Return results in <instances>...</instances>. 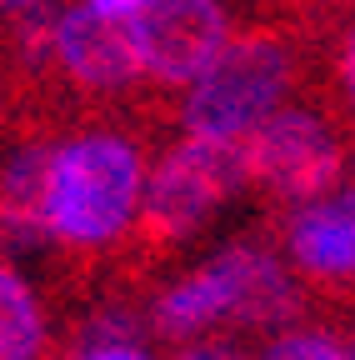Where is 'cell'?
Wrapping results in <instances>:
<instances>
[{"label":"cell","instance_id":"obj_1","mask_svg":"<svg viewBox=\"0 0 355 360\" xmlns=\"http://www.w3.org/2000/svg\"><path fill=\"white\" fill-rule=\"evenodd\" d=\"M295 310L300 285L285 255L265 240H231L155 295L150 326L165 340H200L215 326L280 330L295 321Z\"/></svg>","mask_w":355,"mask_h":360},{"label":"cell","instance_id":"obj_2","mask_svg":"<svg viewBox=\"0 0 355 360\" xmlns=\"http://www.w3.org/2000/svg\"><path fill=\"white\" fill-rule=\"evenodd\" d=\"M146 150L120 130H75L51 141L46 225L65 250H110L141 220Z\"/></svg>","mask_w":355,"mask_h":360},{"label":"cell","instance_id":"obj_3","mask_svg":"<svg viewBox=\"0 0 355 360\" xmlns=\"http://www.w3.org/2000/svg\"><path fill=\"white\" fill-rule=\"evenodd\" d=\"M295 90V45L280 30L231 35L181 96V130L210 141H245Z\"/></svg>","mask_w":355,"mask_h":360},{"label":"cell","instance_id":"obj_4","mask_svg":"<svg viewBox=\"0 0 355 360\" xmlns=\"http://www.w3.org/2000/svg\"><path fill=\"white\" fill-rule=\"evenodd\" d=\"M245 186H250V170H245V146L240 141L181 135L146 170V195H141V220L136 225L150 245L191 240Z\"/></svg>","mask_w":355,"mask_h":360},{"label":"cell","instance_id":"obj_5","mask_svg":"<svg viewBox=\"0 0 355 360\" xmlns=\"http://www.w3.org/2000/svg\"><path fill=\"white\" fill-rule=\"evenodd\" d=\"M245 170L250 186H260L276 205H300L340 186L345 175V146L340 130L305 105H280L245 135Z\"/></svg>","mask_w":355,"mask_h":360},{"label":"cell","instance_id":"obj_6","mask_svg":"<svg viewBox=\"0 0 355 360\" xmlns=\"http://www.w3.org/2000/svg\"><path fill=\"white\" fill-rule=\"evenodd\" d=\"M141 56V80L160 90H186L220 51L231 30L226 0H150V6L130 20Z\"/></svg>","mask_w":355,"mask_h":360},{"label":"cell","instance_id":"obj_7","mask_svg":"<svg viewBox=\"0 0 355 360\" xmlns=\"http://www.w3.org/2000/svg\"><path fill=\"white\" fill-rule=\"evenodd\" d=\"M46 60H56V70L85 96H120V90L141 85L130 20L96 15L75 0L46 20Z\"/></svg>","mask_w":355,"mask_h":360},{"label":"cell","instance_id":"obj_8","mask_svg":"<svg viewBox=\"0 0 355 360\" xmlns=\"http://www.w3.org/2000/svg\"><path fill=\"white\" fill-rule=\"evenodd\" d=\"M280 250L310 285H355V186H330L285 205Z\"/></svg>","mask_w":355,"mask_h":360},{"label":"cell","instance_id":"obj_9","mask_svg":"<svg viewBox=\"0 0 355 360\" xmlns=\"http://www.w3.org/2000/svg\"><path fill=\"white\" fill-rule=\"evenodd\" d=\"M46 170H51V141H25L0 165V250L6 255H30L51 240Z\"/></svg>","mask_w":355,"mask_h":360},{"label":"cell","instance_id":"obj_10","mask_svg":"<svg viewBox=\"0 0 355 360\" xmlns=\"http://www.w3.org/2000/svg\"><path fill=\"white\" fill-rule=\"evenodd\" d=\"M51 350V321L35 285L0 255V360H46Z\"/></svg>","mask_w":355,"mask_h":360},{"label":"cell","instance_id":"obj_11","mask_svg":"<svg viewBox=\"0 0 355 360\" xmlns=\"http://www.w3.org/2000/svg\"><path fill=\"white\" fill-rule=\"evenodd\" d=\"M255 360H355V340L321 326H280Z\"/></svg>","mask_w":355,"mask_h":360},{"label":"cell","instance_id":"obj_12","mask_svg":"<svg viewBox=\"0 0 355 360\" xmlns=\"http://www.w3.org/2000/svg\"><path fill=\"white\" fill-rule=\"evenodd\" d=\"M91 340H141V321L130 310L110 305V310H96L91 321L80 326V340L75 345H91Z\"/></svg>","mask_w":355,"mask_h":360},{"label":"cell","instance_id":"obj_13","mask_svg":"<svg viewBox=\"0 0 355 360\" xmlns=\"http://www.w3.org/2000/svg\"><path fill=\"white\" fill-rule=\"evenodd\" d=\"M70 360H155L146 350V340H91V345H75Z\"/></svg>","mask_w":355,"mask_h":360},{"label":"cell","instance_id":"obj_14","mask_svg":"<svg viewBox=\"0 0 355 360\" xmlns=\"http://www.w3.org/2000/svg\"><path fill=\"white\" fill-rule=\"evenodd\" d=\"M335 80H340V96H345V105L355 115V20L345 25V35L335 45Z\"/></svg>","mask_w":355,"mask_h":360},{"label":"cell","instance_id":"obj_15","mask_svg":"<svg viewBox=\"0 0 355 360\" xmlns=\"http://www.w3.org/2000/svg\"><path fill=\"white\" fill-rule=\"evenodd\" d=\"M75 6H85V11H96V15H110V20H136L150 0H75Z\"/></svg>","mask_w":355,"mask_h":360},{"label":"cell","instance_id":"obj_16","mask_svg":"<svg viewBox=\"0 0 355 360\" xmlns=\"http://www.w3.org/2000/svg\"><path fill=\"white\" fill-rule=\"evenodd\" d=\"M175 360H240L231 345H220V340H191Z\"/></svg>","mask_w":355,"mask_h":360},{"label":"cell","instance_id":"obj_17","mask_svg":"<svg viewBox=\"0 0 355 360\" xmlns=\"http://www.w3.org/2000/svg\"><path fill=\"white\" fill-rule=\"evenodd\" d=\"M40 6H51V0H0V11H11V15H30Z\"/></svg>","mask_w":355,"mask_h":360}]
</instances>
